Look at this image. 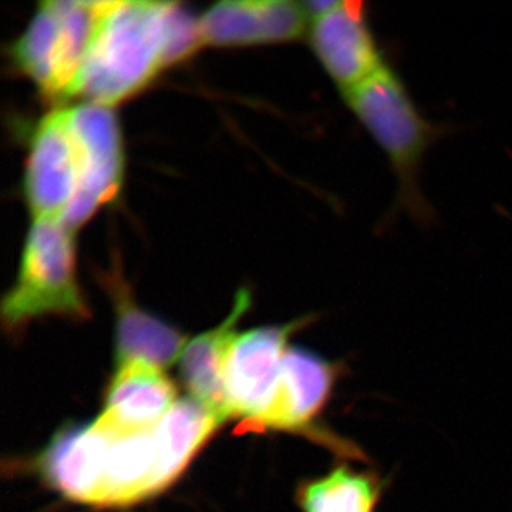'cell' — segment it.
I'll return each instance as SVG.
<instances>
[{
    "instance_id": "obj_3",
    "label": "cell",
    "mask_w": 512,
    "mask_h": 512,
    "mask_svg": "<svg viewBox=\"0 0 512 512\" xmlns=\"http://www.w3.org/2000/svg\"><path fill=\"white\" fill-rule=\"evenodd\" d=\"M43 316L80 322L92 312L77 279L74 232L62 222L40 220L29 229L15 284L3 296V329L22 335Z\"/></svg>"
},
{
    "instance_id": "obj_13",
    "label": "cell",
    "mask_w": 512,
    "mask_h": 512,
    "mask_svg": "<svg viewBox=\"0 0 512 512\" xmlns=\"http://www.w3.org/2000/svg\"><path fill=\"white\" fill-rule=\"evenodd\" d=\"M106 434L99 424L67 426L37 458L47 485L73 503L99 507Z\"/></svg>"
},
{
    "instance_id": "obj_12",
    "label": "cell",
    "mask_w": 512,
    "mask_h": 512,
    "mask_svg": "<svg viewBox=\"0 0 512 512\" xmlns=\"http://www.w3.org/2000/svg\"><path fill=\"white\" fill-rule=\"evenodd\" d=\"M177 402V387L164 369L130 360L116 365L99 420L119 433L150 431Z\"/></svg>"
},
{
    "instance_id": "obj_2",
    "label": "cell",
    "mask_w": 512,
    "mask_h": 512,
    "mask_svg": "<svg viewBox=\"0 0 512 512\" xmlns=\"http://www.w3.org/2000/svg\"><path fill=\"white\" fill-rule=\"evenodd\" d=\"M343 100L389 161L397 181L394 212H407L417 224L433 225L436 211L421 188V171L424 158L446 134V127L421 114L389 64Z\"/></svg>"
},
{
    "instance_id": "obj_1",
    "label": "cell",
    "mask_w": 512,
    "mask_h": 512,
    "mask_svg": "<svg viewBox=\"0 0 512 512\" xmlns=\"http://www.w3.org/2000/svg\"><path fill=\"white\" fill-rule=\"evenodd\" d=\"M200 46L198 20L180 3L107 2L70 100L114 109Z\"/></svg>"
},
{
    "instance_id": "obj_16",
    "label": "cell",
    "mask_w": 512,
    "mask_h": 512,
    "mask_svg": "<svg viewBox=\"0 0 512 512\" xmlns=\"http://www.w3.org/2000/svg\"><path fill=\"white\" fill-rule=\"evenodd\" d=\"M222 423L220 417L191 397L178 400L165 414L156 429L165 487L180 478Z\"/></svg>"
},
{
    "instance_id": "obj_15",
    "label": "cell",
    "mask_w": 512,
    "mask_h": 512,
    "mask_svg": "<svg viewBox=\"0 0 512 512\" xmlns=\"http://www.w3.org/2000/svg\"><path fill=\"white\" fill-rule=\"evenodd\" d=\"M389 485L375 467L340 460L325 476L301 481L295 500L302 512H377Z\"/></svg>"
},
{
    "instance_id": "obj_9",
    "label": "cell",
    "mask_w": 512,
    "mask_h": 512,
    "mask_svg": "<svg viewBox=\"0 0 512 512\" xmlns=\"http://www.w3.org/2000/svg\"><path fill=\"white\" fill-rule=\"evenodd\" d=\"M311 19L303 2H221L198 19L202 46L239 47L295 42L308 35Z\"/></svg>"
},
{
    "instance_id": "obj_14",
    "label": "cell",
    "mask_w": 512,
    "mask_h": 512,
    "mask_svg": "<svg viewBox=\"0 0 512 512\" xmlns=\"http://www.w3.org/2000/svg\"><path fill=\"white\" fill-rule=\"evenodd\" d=\"M251 302L248 289H239L231 313L224 322L187 342L180 356L181 380L191 399L207 407L222 421L228 419L225 367L238 335L237 325L251 308Z\"/></svg>"
},
{
    "instance_id": "obj_4",
    "label": "cell",
    "mask_w": 512,
    "mask_h": 512,
    "mask_svg": "<svg viewBox=\"0 0 512 512\" xmlns=\"http://www.w3.org/2000/svg\"><path fill=\"white\" fill-rule=\"evenodd\" d=\"M107 2L47 0L10 47L15 69L56 107L66 106Z\"/></svg>"
},
{
    "instance_id": "obj_6",
    "label": "cell",
    "mask_w": 512,
    "mask_h": 512,
    "mask_svg": "<svg viewBox=\"0 0 512 512\" xmlns=\"http://www.w3.org/2000/svg\"><path fill=\"white\" fill-rule=\"evenodd\" d=\"M89 160L69 106L55 107L33 133L23 194L33 221L62 222L83 194Z\"/></svg>"
},
{
    "instance_id": "obj_5",
    "label": "cell",
    "mask_w": 512,
    "mask_h": 512,
    "mask_svg": "<svg viewBox=\"0 0 512 512\" xmlns=\"http://www.w3.org/2000/svg\"><path fill=\"white\" fill-rule=\"evenodd\" d=\"M348 373L343 360L330 362L311 350L291 346L274 400L254 429L299 434L328 448L342 460L372 463L363 448L319 424L336 387Z\"/></svg>"
},
{
    "instance_id": "obj_8",
    "label": "cell",
    "mask_w": 512,
    "mask_h": 512,
    "mask_svg": "<svg viewBox=\"0 0 512 512\" xmlns=\"http://www.w3.org/2000/svg\"><path fill=\"white\" fill-rule=\"evenodd\" d=\"M316 59L345 99L387 66L366 3L342 0L313 19L308 32Z\"/></svg>"
},
{
    "instance_id": "obj_7",
    "label": "cell",
    "mask_w": 512,
    "mask_h": 512,
    "mask_svg": "<svg viewBox=\"0 0 512 512\" xmlns=\"http://www.w3.org/2000/svg\"><path fill=\"white\" fill-rule=\"evenodd\" d=\"M315 320V315H306L285 325L238 333L225 367L228 419L244 420L255 427L264 417L278 389L286 352L291 348L289 340Z\"/></svg>"
},
{
    "instance_id": "obj_10",
    "label": "cell",
    "mask_w": 512,
    "mask_h": 512,
    "mask_svg": "<svg viewBox=\"0 0 512 512\" xmlns=\"http://www.w3.org/2000/svg\"><path fill=\"white\" fill-rule=\"evenodd\" d=\"M100 284L109 293L116 315L114 342L116 365L143 360L165 369L181 356L187 338L177 328L141 308L123 275L120 261L100 274Z\"/></svg>"
},
{
    "instance_id": "obj_11",
    "label": "cell",
    "mask_w": 512,
    "mask_h": 512,
    "mask_svg": "<svg viewBox=\"0 0 512 512\" xmlns=\"http://www.w3.org/2000/svg\"><path fill=\"white\" fill-rule=\"evenodd\" d=\"M106 434L99 507H127L167 490L156 429L119 433L94 420Z\"/></svg>"
}]
</instances>
